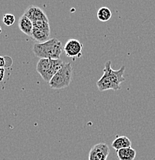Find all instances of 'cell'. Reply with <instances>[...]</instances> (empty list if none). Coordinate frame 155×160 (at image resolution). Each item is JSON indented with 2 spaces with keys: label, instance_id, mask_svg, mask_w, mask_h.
I'll return each mask as SVG.
<instances>
[{
  "label": "cell",
  "instance_id": "9",
  "mask_svg": "<svg viewBox=\"0 0 155 160\" xmlns=\"http://www.w3.org/2000/svg\"><path fill=\"white\" fill-rule=\"evenodd\" d=\"M49 36H50V31H49V30L33 28L30 37L32 39L36 40L37 43H43L49 40Z\"/></svg>",
  "mask_w": 155,
  "mask_h": 160
},
{
  "label": "cell",
  "instance_id": "3",
  "mask_svg": "<svg viewBox=\"0 0 155 160\" xmlns=\"http://www.w3.org/2000/svg\"><path fill=\"white\" fill-rule=\"evenodd\" d=\"M62 59H40L36 65V71L44 81L49 82L54 75L64 66Z\"/></svg>",
  "mask_w": 155,
  "mask_h": 160
},
{
  "label": "cell",
  "instance_id": "7",
  "mask_svg": "<svg viewBox=\"0 0 155 160\" xmlns=\"http://www.w3.org/2000/svg\"><path fill=\"white\" fill-rule=\"evenodd\" d=\"M24 15L27 16L33 22L39 20H49L44 11L36 6H29L25 11Z\"/></svg>",
  "mask_w": 155,
  "mask_h": 160
},
{
  "label": "cell",
  "instance_id": "17",
  "mask_svg": "<svg viewBox=\"0 0 155 160\" xmlns=\"http://www.w3.org/2000/svg\"><path fill=\"white\" fill-rule=\"evenodd\" d=\"M1 33H2V28L0 27V34H1Z\"/></svg>",
  "mask_w": 155,
  "mask_h": 160
},
{
  "label": "cell",
  "instance_id": "13",
  "mask_svg": "<svg viewBox=\"0 0 155 160\" xmlns=\"http://www.w3.org/2000/svg\"><path fill=\"white\" fill-rule=\"evenodd\" d=\"M33 28H35V29L49 30V31H50L49 20H39V21L33 22Z\"/></svg>",
  "mask_w": 155,
  "mask_h": 160
},
{
  "label": "cell",
  "instance_id": "15",
  "mask_svg": "<svg viewBox=\"0 0 155 160\" xmlns=\"http://www.w3.org/2000/svg\"><path fill=\"white\" fill-rule=\"evenodd\" d=\"M15 21H16V18L13 16V14H6L3 16V22L6 26H11L14 24Z\"/></svg>",
  "mask_w": 155,
  "mask_h": 160
},
{
  "label": "cell",
  "instance_id": "6",
  "mask_svg": "<svg viewBox=\"0 0 155 160\" xmlns=\"http://www.w3.org/2000/svg\"><path fill=\"white\" fill-rule=\"evenodd\" d=\"M83 44L77 39H70L63 46V51L66 56L71 58L80 57L82 56Z\"/></svg>",
  "mask_w": 155,
  "mask_h": 160
},
{
  "label": "cell",
  "instance_id": "2",
  "mask_svg": "<svg viewBox=\"0 0 155 160\" xmlns=\"http://www.w3.org/2000/svg\"><path fill=\"white\" fill-rule=\"evenodd\" d=\"M63 50L62 42L53 38L43 43H35L33 52L35 56L40 59H59Z\"/></svg>",
  "mask_w": 155,
  "mask_h": 160
},
{
  "label": "cell",
  "instance_id": "12",
  "mask_svg": "<svg viewBox=\"0 0 155 160\" xmlns=\"http://www.w3.org/2000/svg\"><path fill=\"white\" fill-rule=\"evenodd\" d=\"M112 17V12L111 9L107 7L100 8L97 11V18L101 22H107Z\"/></svg>",
  "mask_w": 155,
  "mask_h": 160
},
{
  "label": "cell",
  "instance_id": "5",
  "mask_svg": "<svg viewBox=\"0 0 155 160\" xmlns=\"http://www.w3.org/2000/svg\"><path fill=\"white\" fill-rule=\"evenodd\" d=\"M109 154V146L106 143H98L90 150L88 160H106Z\"/></svg>",
  "mask_w": 155,
  "mask_h": 160
},
{
  "label": "cell",
  "instance_id": "14",
  "mask_svg": "<svg viewBox=\"0 0 155 160\" xmlns=\"http://www.w3.org/2000/svg\"><path fill=\"white\" fill-rule=\"evenodd\" d=\"M13 65V59L10 56H0V67L1 68H10Z\"/></svg>",
  "mask_w": 155,
  "mask_h": 160
},
{
  "label": "cell",
  "instance_id": "11",
  "mask_svg": "<svg viewBox=\"0 0 155 160\" xmlns=\"http://www.w3.org/2000/svg\"><path fill=\"white\" fill-rule=\"evenodd\" d=\"M116 155L119 160H134L137 152L134 149L128 147L117 150Z\"/></svg>",
  "mask_w": 155,
  "mask_h": 160
},
{
  "label": "cell",
  "instance_id": "8",
  "mask_svg": "<svg viewBox=\"0 0 155 160\" xmlns=\"http://www.w3.org/2000/svg\"><path fill=\"white\" fill-rule=\"evenodd\" d=\"M18 25H19V28L22 31V32L27 35V36H31L32 32H33V22L27 16L23 14L19 18V24Z\"/></svg>",
  "mask_w": 155,
  "mask_h": 160
},
{
  "label": "cell",
  "instance_id": "16",
  "mask_svg": "<svg viewBox=\"0 0 155 160\" xmlns=\"http://www.w3.org/2000/svg\"><path fill=\"white\" fill-rule=\"evenodd\" d=\"M5 71H6V70H5L4 68L0 67V82H3V79H4Z\"/></svg>",
  "mask_w": 155,
  "mask_h": 160
},
{
  "label": "cell",
  "instance_id": "10",
  "mask_svg": "<svg viewBox=\"0 0 155 160\" xmlns=\"http://www.w3.org/2000/svg\"><path fill=\"white\" fill-rule=\"evenodd\" d=\"M112 147L117 151V150L124 149V148L131 147V142L128 137L124 136H116V138L112 142Z\"/></svg>",
  "mask_w": 155,
  "mask_h": 160
},
{
  "label": "cell",
  "instance_id": "4",
  "mask_svg": "<svg viewBox=\"0 0 155 160\" xmlns=\"http://www.w3.org/2000/svg\"><path fill=\"white\" fill-rule=\"evenodd\" d=\"M73 67L70 62L65 63L49 82L51 89H62L69 86L72 81Z\"/></svg>",
  "mask_w": 155,
  "mask_h": 160
},
{
  "label": "cell",
  "instance_id": "1",
  "mask_svg": "<svg viewBox=\"0 0 155 160\" xmlns=\"http://www.w3.org/2000/svg\"><path fill=\"white\" fill-rule=\"evenodd\" d=\"M126 67L123 66L118 70H114L111 67V62L107 61L105 63L103 74L96 82V86L101 92L106 90L117 91L121 89V83L124 82V71Z\"/></svg>",
  "mask_w": 155,
  "mask_h": 160
}]
</instances>
